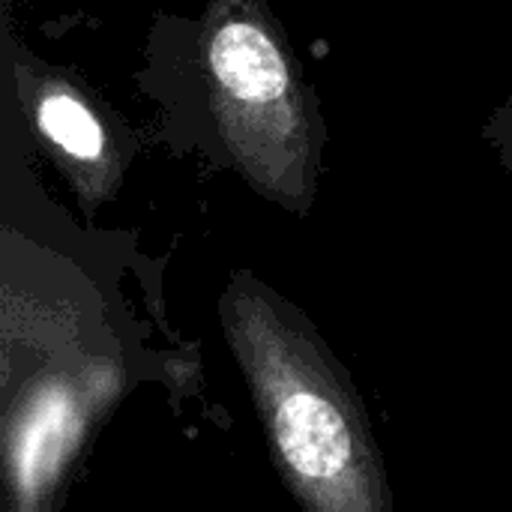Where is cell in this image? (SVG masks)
<instances>
[{
  "label": "cell",
  "instance_id": "cell-2",
  "mask_svg": "<svg viewBox=\"0 0 512 512\" xmlns=\"http://www.w3.org/2000/svg\"><path fill=\"white\" fill-rule=\"evenodd\" d=\"M219 321L294 501L309 512L390 510L366 408L315 324L252 270L228 279Z\"/></svg>",
  "mask_w": 512,
  "mask_h": 512
},
{
  "label": "cell",
  "instance_id": "cell-3",
  "mask_svg": "<svg viewBox=\"0 0 512 512\" xmlns=\"http://www.w3.org/2000/svg\"><path fill=\"white\" fill-rule=\"evenodd\" d=\"M120 396V363L105 354L48 363L24 378L18 393H6L3 474L12 510L51 507L96 417Z\"/></svg>",
  "mask_w": 512,
  "mask_h": 512
},
{
  "label": "cell",
  "instance_id": "cell-1",
  "mask_svg": "<svg viewBox=\"0 0 512 512\" xmlns=\"http://www.w3.org/2000/svg\"><path fill=\"white\" fill-rule=\"evenodd\" d=\"M138 84L165 138L306 219L318 198L324 120L267 0H207L198 18L162 15Z\"/></svg>",
  "mask_w": 512,
  "mask_h": 512
},
{
  "label": "cell",
  "instance_id": "cell-4",
  "mask_svg": "<svg viewBox=\"0 0 512 512\" xmlns=\"http://www.w3.org/2000/svg\"><path fill=\"white\" fill-rule=\"evenodd\" d=\"M15 84L36 147L93 216L120 192L135 153L129 126L75 75L30 54L15 57Z\"/></svg>",
  "mask_w": 512,
  "mask_h": 512
},
{
  "label": "cell",
  "instance_id": "cell-5",
  "mask_svg": "<svg viewBox=\"0 0 512 512\" xmlns=\"http://www.w3.org/2000/svg\"><path fill=\"white\" fill-rule=\"evenodd\" d=\"M483 138L492 144L501 165L512 174V90L510 96L498 105V111L489 117V123L483 129Z\"/></svg>",
  "mask_w": 512,
  "mask_h": 512
}]
</instances>
